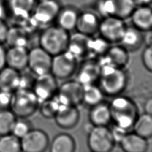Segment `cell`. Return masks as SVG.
Listing matches in <instances>:
<instances>
[{"label": "cell", "mask_w": 152, "mask_h": 152, "mask_svg": "<svg viewBox=\"0 0 152 152\" xmlns=\"http://www.w3.org/2000/svg\"><path fill=\"white\" fill-rule=\"evenodd\" d=\"M83 86L77 80L64 82L55 94L62 106H76L82 103Z\"/></svg>", "instance_id": "cell-10"}, {"label": "cell", "mask_w": 152, "mask_h": 152, "mask_svg": "<svg viewBox=\"0 0 152 152\" xmlns=\"http://www.w3.org/2000/svg\"><path fill=\"white\" fill-rule=\"evenodd\" d=\"M8 27H7L4 23H2L0 20V43L1 44L3 41L5 42L7 35L8 31Z\"/></svg>", "instance_id": "cell-39"}, {"label": "cell", "mask_w": 152, "mask_h": 152, "mask_svg": "<svg viewBox=\"0 0 152 152\" xmlns=\"http://www.w3.org/2000/svg\"><path fill=\"white\" fill-rule=\"evenodd\" d=\"M88 118L90 123L94 126H107L112 121L109 104L103 101L91 106Z\"/></svg>", "instance_id": "cell-20"}, {"label": "cell", "mask_w": 152, "mask_h": 152, "mask_svg": "<svg viewBox=\"0 0 152 152\" xmlns=\"http://www.w3.org/2000/svg\"><path fill=\"white\" fill-rule=\"evenodd\" d=\"M20 142L22 152H45L49 147V138L44 131L32 128Z\"/></svg>", "instance_id": "cell-11"}, {"label": "cell", "mask_w": 152, "mask_h": 152, "mask_svg": "<svg viewBox=\"0 0 152 152\" xmlns=\"http://www.w3.org/2000/svg\"><path fill=\"white\" fill-rule=\"evenodd\" d=\"M52 56L40 46L28 50L27 68L36 76L50 72Z\"/></svg>", "instance_id": "cell-9"}, {"label": "cell", "mask_w": 152, "mask_h": 152, "mask_svg": "<svg viewBox=\"0 0 152 152\" xmlns=\"http://www.w3.org/2000/svg\"><path fill=\"white\" fill-rule=\"evenodd\" d=\"M20 71L8 66L0 69V90L13 93L18 88Z\"/></svg>", "instance_id": "cell-24"}, {"label": "cell", "mask_w": 152, "mask_h": 152, "mask_svg": "<svg viewBox=\"0 0 152 152\" xmlns=\"http://www.w3.org/2000/svg\"><path fill=\"white\" fill-rule=\"evenodd\" d=\"M39 104L32 90L18 88L12 93L10 109L17 118H27L34 113Z\"/></svg>", "instance_id": "cell-4"}, {"label": "cell", "mask_w": 152, "mask_h": 152, "mask_svg": "<svg viewBox=\"0 0 152 152\" xmlns=\"http://www.w3.org/2000/svg\"><path fill=\"white\" fill-rule=\"evenodd\" d=\"M28 49L26 46H12L5 50V65L18 71L27 68Z\"/></svg>", "instance_id": "cell-14"}, {"label": "cell", "mask_w": 152, "mask_h": 152, "mask_svg": "<svg viewBox=\"0 0 152 152\" xmlns=\"http://www.w3.org/2000/svg\"><path fill=\"white\" fill-rule=\"evenodd\" d=\"M100 75V68L97 61L89 59L83 63L77 75V81L83 86L94 84L98 80Z\"/></svg>", "instance_id": "cell-22"}, {"label": "cell", "mask_w": 152, "mask_h": 152, "mask_svg": "<svg viewBox=\"0 0 152 152\" xmlns=\"http://www.w3.org/2000/svg\"><path fill=\"white\" fill-rule=\"evenodd\" d=\"M54 118L59 127L71 129L77 124L80 118V112L76 106H62L59 107Z\"/></svg>", "instance_id": "cell-18"}, {"label": "cell", "mask_w": 152, "mask_h": 152, "mask_svg": "<svg viewBox=\"0 0 152 152\" xmlns=\"http://www.w3.org/2000/svg\"><path fill=\"white\" fill-rule=\"evenodd\" d=\"M40 104V113L47 119L54 118L59 107L62 106L55 95L52 98L42 102Z\"/></svg>", "instance_id": "cell-34"}, {"label": "cell", "mask_w": 152, "mask_h": 152, "mask_svg": "<svg viewBox=\"0 0 152 152\" xmlns=\"http://www.w3.org/2000/svg\"><path fill=\"white\" fill-rule=\"evenodd\" d=\"M144 112L152 115V97L146 100L144 105Z\"/></svg>", "instance_id": "cell-40"}, {"label": "cell", "mask_w": 152, "mask_h": 152, "mask_svg": "<svg viewBox=\"0 0 152 152\" xmlns=\"http://www.w3.org/2000/svg\"><path fill=\"white\" fill-rule=\"evenodd\" d=\"M0 152H22L20 139L11 133L0 135Z\"/></svg>", "instance_id": "cell-30"}, {"label": "cell", "mask_w": 152, "mask_h": 152, "mask_svg": "<svg viewBox=\"0 0 152 152\" xmlns=\"http://www.w3.org/2000/svg\"><path fill=\"white\" fill-rule=\"evenodd\" d=\"M100 68L99 87L104 95L116 96L121 94L128 83V75L124 68L115 65L106 54L99 57Z\"/></svg>", "instance_id": "cell-1"}, {"label": "cell", "mask_w": 152, "mask_h": 152, "mask_svg": "<svg viewBox=\"0 0 152 152\" xmlns=\"http://www.w3.org/2000/svg\"><path fill=\"white\" fill-rule=\"evenodd\" d=\"M50 152H74L75 142L73 137L66 133H60L49 145Z\"/></svg>", "instance_id": "cell-25"}, {"label": "cell", "mask_w": 152, "mask_h": 152, "mask_svg": "<svg viewBox=\"0 0 152 152\" xmlns=\"http://www.w3.org/2000/svg\"><path fill=\"white\" fill-rule=\"evenodd\" d=\"M70 34L56 24L46 26L40 33L39 46L52 56H55L66 50Z\"/></svg>", "instance_id": "cell-3"}, {"label": "cell", "mask_w": 152, "mask_h": 152, "mask_svg": "<svg viewBox=\"0 0 152 152\" xmlns=\"http://www.w3.org/2000/svg\"><path fill=\"white\" fill-rule=\"evenodd\" d=\"M119 144L124 152H147L148 147L147 140L134 131L128 132Z\"/></svg>", "instance_id": "cell-19"}, {"label": "cell", "mask_w": 152, "mask_h": 152, "mask_svg": "<svg viewBox=\"0 0 152 152\" xmlns=\"http://www.w3.org/2000/svg\"><path fill=\"white\" fill-rule=\"evenodd\" d=\"M132 131L148 139L152 137V115L145 112L138 115L132 126Z\"/></svg>", "instance_id": "cell-27"}, {"label": "cell", "mask_w": 152, "mask_h": 152, "mask_svg": "<svg viewBox=\"0 0 152 152\" xmlns=\"http://www.w3.org/2000/svg\"><path fill=\"white\" fill-rule=\"evenodd\" d=\"M80 11L81 10L74 5H62L55 20V24L69 33L74 31Z\"/></svg>", "instance_id": "cell-15"}, {"label": "cell", "mask_w": 152, "mask_h": 152, "mask_svg": "<svg viewBox=\"0 0 152 152\" xmlns=\"http://www.w3.org/2000/svg\"><path fill=\"white\" fill-rule=\"evenodd\" d=\"M110 45L99 34L90 36L87 42V56L99 58L106 53Z\"/></svg>", "instance_id": "cell-28"}, {"label": "cell", "mask_w": 152, "mask_h": 152, "mask_svg": "<svg viewBox=\"0 0 152 152\" xmlns=\"http://www.w3.org/2000/svg\"><path fill=\"white\" fill-rule=\"evenodd\" d=\"M40 1V0H36V1L37 2V1Z\"/></svg>", "instance_id": "cell-44"}, {"label": "cell", "mask_w": 152, "mask_h": 152, "mask_svg": "<svg viewBox=\"0 0 152 152\" xmlns=\"http://www.w3.org/2000/svg\"><path fill=\"white\" fill-rule=\"evenodd\" d=\"M16 119L10 109L0 110V135L11 133Z\"/></svg>", "instance_id": "cell-33"}, {"label": "cell", "mask_w": 152, "mask_h": 152, "mask_svg": "<svg viewBox=\"0 0 152 152\" xmlns=\"http://www.w3.org/2000/svg\"><path fill=\"white\" fill-rule=\"evenodd\" d=\"M141 60L144 66L152 72V45H147L142 50Z\"/></svg>", "instance_id": "cell-37"}, {"label": "cell", "mask_w": 152, "mask_h": 152, "mask_svg": "<svg viewBox=\"0 0 152 152\" xmlns=\"http://www.w3.org/2000/svg\"><path fill=\"white\" fill-rule=\"evenodd\" d=\"M62 7L59 0H40L36 2L30 18L37 26L45 27L55 23Z\"/></svg>", "instance_id": "cell-5"}, {"label": "cell", "mask_w": 152, "mask_h": 152, "mask_svg": "<svg viewBox=\"0 0 152 152\" xmlns=\"http://www.w3.org/2000/svg\"><path fill=\"white\" fill-rule=\"evenodd\" d=\"M115 141L107 126H93L88 132L87 144L90 151L110 152Z\"/></svg>", "instance_id": "cell-6"}, {"label": "cell", "mask_w": 152, "mask_h": 152, "mask_svg": "<svg viewBox=\"0 0 152 152\" xmlns=\"http://www.w3.org/2000/svg\"><path fill=\"white\" fill-rule=\"evenodd\" d=\"M126 26L125 20L118 17L102 18L98 34L111 45L119 43Z\"/></svg>", "instance_id": "cell-7"}, {"label": "cell", "mask_w": 152, "mask_h": 152, "mask_svg": "<svg viewBox=\"0 0 152 152\" xmlns=\"http://www.w3.org/2000/svg\"><path fill=\"white\" fill-rule=\"evenodd\" d=\"M144 42L145 33L132 24H126L119 44L129 52H134L139 49Z\"/></svg>", "instance_id": "cell-16"}, {"label": "cell", "mask_w": 152, "mask_h": 152, "mask_svg": "<svg viewBox=\"0 0 152 152\" xmlns=\"http://www.w3.org/2000/svg\"><path fill=\"white\" fill-rule=\"evenodd\" d=\"M12 93L0 90V110L10 109Z\"/></svg>", "instance_id": "cell-38"}, {"label": "cell", "mask_w": 152, "mask_h": 152, "mask_svg": "<svg viewBox=\"0 0 152 152\" xmlns=\"http://www.w3.org/2000/svg\"><path fill=\"white\" fill-rule=\"evenodd\" d=\"M105 54L118 67L124 68L129 61V51L119 43L110 45Z\"/></svg>", "instance_id": "cell-26"}, {"label": "cell", "mask_w": 152, "mask_h": 152, "mask_svg": "<svg viewBox=\"0 0 152 152\" xmlns=\"http://www.w3.org/2000/svg\"><path fill=\"white\" fill-rule=\"evenodd\" d=\"M94 11L101 18L115 16V7L113 0H96Z\"/></svg>", "instance_id": "cell-35"}, {"label": "cell", "mask_w": 152, "mask_h": 152, "mask_svg": "<svg viewBox=\"0 0 152 152\" xmlns=\"http://www.w3.org/2000/svg\"><path fill=\"white\" fill-rule=\"evenodd\" d=\"M26 33L27 32L21 27H16L14 28H9L5 42H7L10 46H26L27 43Z\"/></svg>", "instance_id": "cell-31"}, {"label": "cell", "mask_w": 152, "mask_h": 152, "mask_svg": "<svg viewBox=\"0 0 152 152\" xmlns=\"http://www.w3.org/2000/svg\"><path fill=\"white\" fill-rule=\"evenodd\" d=\"M109 106L114 124L129 131L138 115L136 104L130 99L119 94L113 97Z\"/></svg>", "instance_id": "cell-2"}, {"label": "cell", "mask_w": 152, "mask_h": 152, "mask_svg": "<svg viewBox=\"0 0 152 152\" xmlns=\"http://www.w3.org/2000/svg\"><path fill=\"white\" fill-rule=\"evenodd\" d=\"M129 18L131 24L141 31L152 30V8L150 5L137 6Z\"/></svg>", "instance_id": "cell-17"}, {"label": "cell", "mask_w": 152, "mask_h": 152, "mask_svg": "<svg viewBox=\"0 0 152 152\" xmlns=\"http://www.w3.org/2000/svg\"><path fill=\"white\" fill-rule=\"evenodd\" d=\"M78 60L65 50L52 56L50 73L56 79H66L75 71Z\"/></svg>", "instance_id": "cell-8"}, {"label": "cell", "mask_w": 152, "mask_h": 152, "mask_svg": "<svg viewBox=\"0 0 152 152\" xmlns=\"http://www.w3.org/2000/svg\"><path fill=\"white\" fill-rule=\"evenodd\" d=\"M36 3V0H8V10L14 17L24 20L31 16Z\"/></svg>", "instance_id": "cell-23"}, {"label": "cell", "mask_w": 152, "mask_h": 152, "mask_svg": "<svg viewBox=\"0 0 152 152\" xmlns=\"http://www.w3.org/2000/svg\"><path fill=\"white\" fill-rule=\"evenodd\" d=\"M5 50L2 47V45L0 43V69H1L4 66H5Z\"/></svg>", "instance_id": "cell-41"}, {"label": "cell", "mask_w": 152, "mask_h": 152, "mask_svg": "<svg viewBox=\"0 0 152 152\" xmlns=\"http://www.w3.org/2000/svg\"><path fill=\"white\" fill-rule=\"evenodd\" d=\"M104 93L99 87L94 84L83 86L82 102L90 107L103 102Z\"/></svg>", "instance_id": "cell-29"}, {"label": "cell", "mask_w": 152, "mask_h": 152, "mask_svg": "<svg viewBox=\"0 0 152 152\" xmlns=\"http://www.w3.org/2000/svg\"><path fill=\"white\" fill-rule=\"evenodd\" d=\"M90 152H94V151H90Z\"/></svg>", "instance_id": "cell-45"}, {"label": "cell", "mask_w": 152, "mask_h": 152, "mask_svg": "<svg viewBox=\"0 0 152 152\" xmlns=\"http://www.w3.org/2000/svg\"><path fill=\"white\" fill-rule=\"evenodd\" d=\"M32 128V124L27 118H17L11 133L21 139Z\"/></svg>", "instance_id": "cell-36"}, {"label": "cell", "mask_w": 152, "mask_h": 152, "mask_svg": "<svg viewBox=\"0 0 152 152\" xmlns=\"http://www.w3.org/2000/svg\"><path fill=\"white\" fill-rule=\"evenodd\" d=\"M137 6L138 5H150L152 4V0H134Z\"/></svg>", "instance_id": "cell-43"}, {"label": "cell", "mask_w": 152, "mask_h": 152, "mask_svg": "<svg viewBox=\"0 0 152 152\" xmlns=\"http://www.w3.org/2000/svg\"><path fill=\"white\" fill-rule=\"evenodd\" d=\"M115 7V16L123 20L130 17L137 7L134 0H113Z\"/></svg>", "instance_id": "cell-32"}, {"label": "cell", "mask_w": 152, "mask_h": 152, "mask_svg": "<svg viewBox=\"0 0 152 152\" xmlns=\"http://www.w3.org/2000/svg\"><path fill=\"white\" fill-rule=\"evenodd\" d=\"M58 89L56 78L50 72L36 76L32 88L40 103L53 97Z\"/></svg>", "instance_id": "cell-12"}, {"label": "cell", "mask_w": 152, "mask_h": 152, "mask_svg": "<svg viewBox=\"0 0 152 152\" xmlns=\"http://www.w3.org/2000/svg\"><path fill=\"white\" fill-rule=\"evenodd\" d=\"M101 18L94 10H81L75 31L88 37L98 34Z\"/></svg>", "instance_id": "cell-13"}, {"label": "cell", "mask_w": 152, "mask_h": 152, "mask_svg": "<svg viewBox=\"0 0 152 152\" xmlns=\"http://www.w3.org/2000/svg\"><path fill=\"white\" fill-rule=\"evenodd\" d=\"M145 42L147 45H152V30L145 33Z\"/></svg>", "instance_id": "cell-42"}, {"label": "cell", "mask_w": 152, "mask_h": 152, "mask_svg": "<svg viewBox=\"0 0 152 152\" xmlns=\"http://www.w3.org/2000/svg\"><path fill=\"white\" fill-rule=\"evenodd\" d=\"M88 36L77 31L71 33L66 50L77 60L87 56V42Z\"/></svg>", "instance_id": "cell-21"}]
</instances>
